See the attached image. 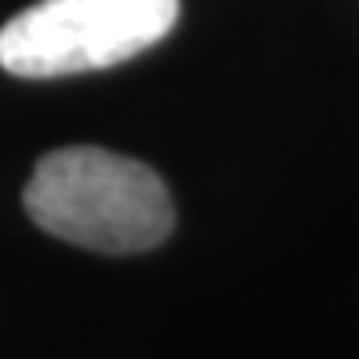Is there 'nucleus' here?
Returning <instances> with one entry per match:
<instances>
[{
	"label": "nucleus",
	"mask_w": 359,
	"mask_h": 359,
	"mask_svg": "<svg viewBox=\"0 0 359 359\" xmlns=\"http://www.w3.org/2000/svg\"><path fill=\"white\" fill-rule=\"evenodd\" d=\"M22 205L48 235L110 257L161 246L176 220L169 187L151 165L100 147L44 154Z\"/></svg>",
	"instance_id": "1"
},
{
	"label": "nucleus",
	"mask_w": 359,
	"mask_h": 359,
	"mask_svg": "<svg viewBox=\"0 0 359 359\" xmlns=\"http://www.w3.org/2000/svg\"><path fill=\"white\" fill-rule=\"evenodd\" d=\"M180 0H41L0 29V67L15 77L107 70L169 37Z\"/></svg>",
	"instance_id": "2"
}]
</instances>
